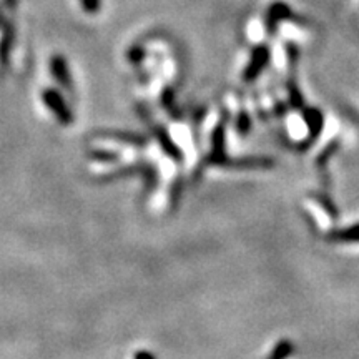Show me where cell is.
Here are the masks:
<instances>
[{"instance_id":"obj_2","label":"cell","mask_w":359,"mask_h":359,"mask_svg":"<svg viewBox=\"0 0 359 359\" xmlns=\"http://www.w3.org/2000/svg\"><path fill=\"white\" fill-rule=\"evenodd\" d=\"M48 70H50V75L55 79V82L60 85L62 88L64 90L74 88L69 62H67V58L64 55H60V53L52 55L50 60H48Z\"/></svg>"},{"instance_id":"obj_12","label":"cell","mask_w":359,"mask_h":359,"mask_svg":"<svg viewBox=\"0 0 359 359\" xmlns=\"http://www.w3.org/2000/svg\"><path fill=\"white\" fill-rule=\"evenodd\" d=\"M2 22H4V17H2V12H0V25H2Z\"/></svg>"},{"instance_id":"obj_1","label":"cell","mask_w":359,"mask_h":359,"mask_svg":"<svg viewBox=\"0 0 359 359\" xmlns=\"http://www.w3.org/2000/svg\"><path fill=\"white\" fill-rule=\"evenodd\" d=\"M42 100L48 110L55 115V118L62 125H72L74 123V114H72L69 103L62 97V93L55 88H45L42 92Z\"/></svg>"},{"instance_id":"obj_5","label":"cell","mask_w":359,"mask_h":359,"mask_svg":"<svg viewBox=\"0 0 359 359\" xmlns=\"http://www.w3.org/2000/svg\"><path fill=\"white\" fill-rule=\"evenodd\" d=\"M330 240L334 241V243H359V224L333 231L330 235Z\"/></svg>"},{"instance_id":"obj_9","label":"cell","mask_w":359,"mask_h":359,"mask_svg":"<svg viewBox=\"0 0 359 359\" xmlns=\"http://www.w3.org/2000/svg\"><path fill=\"white\" fill-rule=\"evenodd\" d=\"M80 6H82L83 11L90 13V15H95V13L100 11L102 2L100 0H80Z\"/></svg>"},{"instance_id":"obj_10","label":"cell","mask_w":359,"mask_h":359,"mask_svg":"<svg viewBox=\"0 0 359 359\" xmlns=\"http://www.w3.org/2000/svg\"><path fill=\"white\" fill-rule=\"evenodd\" d=\"M90 156L97 161H115L116 160V155L109 154V151H93V154H90Z\"/></svg>"},{"instance_id":"obj_7","label":"cell","mask_w":359,"mask_h":359,"mask_svg":"<svg viewBox=\"0 0 359 359\" xmlns=\"http://www.w3.org/2000/svg\"><path fill=\"white\" fill-rule=\"evenodd\" d=\"M103 135H105V137H109V138H115V140H120V142L137 143V145H143V143H145V138L140 137V135L125 133V132H107Z\"/></svg>"},{"instance_id":"obj_3","label":"cell","mask_w":359,"mask_h":359,"mask_svg":"<svg viewBox=\"0 0 359 359\" xmlns=\"http://www.w3.org/2000/svg\"><path fill=\"white\" fill-rule=\"evenodd\" d=\"M13 45H15V24L4 20L0 25V64L2 65H6L11 58Z\"/></svg>"},{"instance_id":"obj_8","label":"cell","mask_w":359,"mask_h":359,"mask_svg":"<svg viewBox=\"0 0 359 359\" xmlns=\"http://www.w3.org/2000/svg\"><path fill=\"white\" fill-rule=\"evenodd\" d=\"M156 137H158V140H160V145L163 147V150L167 151L168 155H172V156H175V158H178L180 156V154H178V150L177 148H175V145H173V142L170 140V137L167 133L163 132V130H156Z\"/></svg>"},{"instance_id":"obj_11","label":"cell","mask_w":359,"mask_h":359,"mask_svg":"<svg viewBox=\"0 0 359 359\" xmlns=\"http://www.w3.org/2000/svg\"><path fill=\"white\" fill-rule=\"evenodd\" d=\"M135 359H155V356L148 351H140L137 356H135Z\"/></svg>"},{"instance_id":"obj_6","label":"cell","mask_w":359,"mask_h":359,"mask_svg":"<svg viewBox=\"0 0 359 359\" xmlns=\"http://www.w3.org/2000/svg\"><path fill=\"white\" fill-rule=\"evenodd\" d=\"M291 353H294V346L290 343V341H281L278 343L275 349H273L271 354H269L268 359H286Z\"/></svg>"},{"instance_id":"obj_4","label":"cell","mask_w":359,"mask_h":359,"mask_svg":"<svg viewBox=\"0 0 359 359\" xmlns=\"http://www.w3.org/2000/svg\"><path fill=\"white\" fill-rule=\"evenodd\" d=\"M268 62V50L266 48H257L253 53V58H251L250 65H248V70L245 72V79L246 80H251L255 79L259 72L263 70V67L266 65Z\"/></svg>"}]
</instances>
